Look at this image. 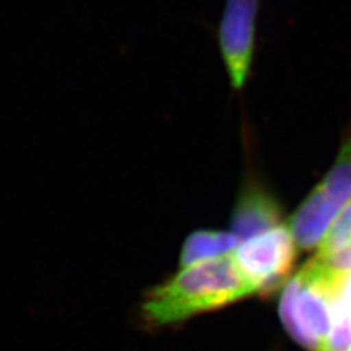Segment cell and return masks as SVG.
<instances>
[{"instance_id":"obj_11","label":"cell","mask_w":351,"mask_h":351,"mask_svg":"<svg viewBox=\"0 0 351 351\" xmlns=\"http://www.w3.org/2000/svg\"><path fill=\"white\" fill-rule=\"evenodd\" d=\"M348 351H351V347H350V348H348Z\"/></svg>"},{"instance_id":"obj_9","label":"cell","mask_w":351,"mask_h":351,"mask_svg":"<svg viewBox=\"0 0 351 351\" xmlns=\"http://www.w3.org/2000/svg\"><path fill=\"white\" fill-rule=\"evenodd\" d=\"M351 241V199L346 204L338 215L335 223L328 230L322 243L319 245V254L317 255H329L332 252L341 249Z\"/></svg>"},{"instance_id":"obj_10","label":"cell","mask_w":351,"mask_h":351,"mask_svg":"<svg viewBox=\"0 0 351 351\" xmlns=\"http://www.w3.org/2000/svg\"><path fill=\"white\" fill-rule=\"evenodd\" d=\"M339 300H341L346 311L351 316V274H347L341 284V290H339Z\"/></svg>"},{"instance_id":"obj_7","label":"cell","mask_w":351,"mask_h":351,"mask_svg":"<svg viewBox=\"0 0 351 351\" xmlns=\"http://www.w3.org/2000/svg\"><path fill=\"white\" fill-rule=\"evenodd\" d=\"M339 210H343L351 197V136L344 142L339 156L325 176V179L316 186Z\"/></svg>"},{"instance_id":"obj_4","label":"cell","mask_w":351,"mask_h":351,"mask_svg":"<svg viewBox=\"0 0 351 351\" xmlns=\"http://www.w3.org/2000/svg\"><path fill=\"white\" fill-rule=\"evenodd\" d=\"M234 258L256 293H269L290 274L295 258V241L287 228L278 226L243 241Z\"/></svg>"},{"instance_id":"obj_2","label":"cell","mask_w":351,"mask_h":351,"mask_svg":"<svg viewBox=\"0 0 351 351\" xmlns=\"http://www.w3.org/2000/svg\"><path fill=\"white\" fill-rule=\"evenodd\" d=\"M344 277L316 255L285 285L280 303L281 321L295 341L309 351L324 348Z\"/></svg>"},{"instance_id":"obj_6","label":"cell","mask_w":351,"mask_h":351,"mask_svg":"<svg viewBox=\"0 0 351 351\" xmlns=\"http://www.w3.org/2000/svg\"><path fill=\"white\" fill-rule=\"evenodd\" d=\"M239 239L233 233L223 232H196L184 241L180 255V265L191 267L202 261L224 256L234 250Z\"/></svg>"},{"instance_id":"obj_8","label":"cell","mask_w":351,"mask_h":351,"mask_svg":"<svg viewBox=\"0 0 351 351\" xmlns=\"http://www.w3.org/2000/svg\"><path fill=\"white\" fill-rule=\"evenodd\" d=\"M351 347V316L346 311L341 300H337L334 307V321L322 351H348Z\"/></svg>"},{"instance_id":"obj_5","label":"cell","mask_w":351,"mask_h":351,"mask_svg":"<svg viewBox=\"0 0 351 351\" xmlns=\"http://www.w3.org/2000/svg\"><path fill=\"white\" fill-rule=\"evenodd\" d=\"M281 208L259 186H249L239 197L233 217V234L246 241L280 226Z\"/></svg>"},{"instance_id":"obj_1","label":"cell","mask_w":351,"mask_h":351,"mask_svg":"<svg viewBox=\"0 0 351 351\" xmlns=\"http://www.w3.org/2000/svg\"><path fill=\"white\" fill-rule=\"evenodd\" d=\"M255 293L234 255H224L186 267L152 289L142 304V315L151 325H170Z\"/></svg>"},{"instance_id":"obj_3","label":"cell","mask_w":351,"mask_h":351,"mask_svg":"<svg viewBox=\"0 0 351 351\" xmlns=\"http://www.w3.org/2000/svg\"><path fill=\"white\" fill-rule=\"evenodd\" d=\"M262 0H226L217 40L228 80L241 90L249 80L256 54V28Z\"/></svg>"}]
</instances>
